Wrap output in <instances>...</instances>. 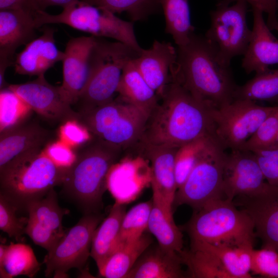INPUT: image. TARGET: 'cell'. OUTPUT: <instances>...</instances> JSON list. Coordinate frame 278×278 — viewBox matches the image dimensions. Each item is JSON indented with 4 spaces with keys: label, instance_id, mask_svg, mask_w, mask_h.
<instances>
[{
    "label": "cell",
    "instance_id": "6da1fadb",
    "mask_svg": "<svg viewBox=\"0 0 278 278\" xmlns=\"http://www.w3.org/2000/svg\"><path fill=\"white\" fill-rule=\"evenodd\" d=\"M211 109L173 79L149 115L140 142L180 147L214 136Z\"/></svg>",
    "mask_w": 278,
    "mask_h": 278
},
{
    "label": "cell",
    "instance_id": "7a4b0ae2",
    "mask_svg": "<svg viewBox=\"0 0 278 278\" xmlns=\"http://www.w3.org/2000/svg\"><path fill=\"white\" fill-rule=\"evenodd\" d=\"M178 70L174 79L212 109L231 102L238 85L231 64L222 60L204 36L195 32L178 46Z\"/></svg>",
    "mask_w": 278,
    "mask_h": 278
},
{
    "label": "cell",
    "instance_id": "3957f363",
    "mask_svg": "<svg viewBox=\"0 0 278 278\" xmlns=\"http://www.w3.org/2000/svg\"><path fill=\"white\" fill-rule=\"evenodd\" d=\"M120 147L93 135L76 153L62 184L64 194L84 213H97L109 173L121 158Z\"/></svg>",
    "mask_w": 278,
    "mask_h": 278
},
{
    "label": "cell",
    "instance_id": "277c9868",
    "mask_svg": "<svg viewBox=\"0 0 278 278\" xmlns=\"http://www.w3.org/2000/svg\"><path fill=\"white\" fill-rule=\"evenodd\" d=\"M44 149L24 153L0 169V194L19 209L62 185L66 175L68 167L57 165Z\"/></svg>",
    "mask_w": 278,
    "mask_h": 278
},
{
    "label": "cell",
    "instance_id": "5b68a950",
    "mask_svg": "<svg viewBox=\"0 0 278 278\" xmlns=\"http://www.w3.org/2000/svg\"><path fill=\"white\" fill-rule=\"evenodd\" d=\"M140 54L121 42L96 37L89 58L87 82L76 103L79 105L78 112L113 100L124 66Z\"/></svg>",
    "mask_w": 278,
    "mask_h": 278
},
{
    "label": "cell",
    "instance_id": "8992f818",
    "mask_svg": "<svg viewBox=\"0 0 278 278\" xmlns=\"http://www.w3.org/2000/svg\"><path fill=\"white\" fill-rule=\"evenodd\" d=\"M190 240L214 245H253L255 232L253 222L233 201L221 198L195 210L187 225Z\"/></svg>",
    "mask_w": 278,
    "mask_h": 278
},
{
    "label": "cell",
    "instance_id": "52a82bcc",
    "mask_svg": "<svg viewBox=\"0 0 278 278\" xmlns=\"http://www.w3.org/2000/svg\"><path fill=\"white\" fill-rule=\"evenodd\" d=\"M62 8L58 14L38 11L34 18L38 29L47 24H63L91 36L114 39L142 53L143 49L137 41L133 22L80 0H74Z\"/></svg>",
    "mask_w": 278,
    "mask_h": 278
},
{
    "label": "cell",
    "instance_id": "ba28073f",
    "mask_svg": "<svg viewBox=\"0 0 278 278\" xmlns=\"http://www.w3.org/2000/svg\"><path fill=\"white\" fill-rule=\"evenodd\" d=\"M79 121L91 134L124 151L140 142L148 116L118 96L91 110L79 113Z\"/></svg>",
    "mask_w": 278,
    "mask_h": 278
},
{
    "label": "cell",
    "instance_id": "9c48e42d",
    "mask_svg": "<svg viewBox=\"0 0 278 278\" xmlns=\"http://www.w3.org/2000/svg\"><path fill=\"white\" fill-rule=\"evenodd\" d=\"M226 150L215 137L211 140L202 157L177 189L173 206L186 204L196 210L212 201L225 198Z\"/></svg>",
    "mask_w": 278,
    "mask_h": 278
},
{
    "label": "cell",
    "instance_id": "30bf717a",
    "mask_svg": "<svg viewBox=\"0 0 278 278\" xmlns=\"http://www.w3.org/2000/svg\"><path fill=\"white\" fill-rule=\"evenodd\" d=\"M102 218L99 213L84 214L75 225L65 231L44 258L46 277H67V272L72 268L86 272L93 235Z\"/></svg>",
    "mask_w": 278,
    "mask_h": 278
},
{
    "label": "cell",
    "instance_id": "8fae6325",
    "mask_svg": "<svg viewBox=\"0 0 278 278\" xmlns=\"http://www.w3.org/2000/svg\"><path fill=\"white\" fill-rule=\"evenodd\" d=\"M276 106H263L250 100L234 99L211 109L215 137L226 150L242 149Z\"/></svg>",
    "mask_w": 278,
    "mask_h": 278
},
{
    "label": "cell",
    "instance_id": "7c38bea8",
    "mask_svg": "<svg viewBox=\"0 0 278 278\" xmlns=\"http://www.w3.org/2000/svg\"><path fill=\"white\" fill-rule=\"evenodd\" d=\"M234 3L232 5L218 4L211 11V25L204 35L220 58L230 64L234 57L244 55L252 33L247 20L248 3Z\"/></svg>",
    "mask_w": 278,
    "mask_h": 278
},
{
    "label": "cell",
    "instance_id": "4fadbf2b",
    "mask_svg": "<svg viewBox=\"0 0 278 278\" xmlns=\"http://www.w3.org/2000/svg\"><path fill=\"white\" fill-rule=\"evenodd\" d=\"M274 186L266 181L252 151L238 149L226 154L223 172L225 199L251 198L264 194Z\"/></svg>",
    "mask_w": 278,
    "mask_h": 278
},
{
    "label": "cell",
    "instance_id": "5bb4252c",
    "mask_svg": "<svg viewBox=\"0 0 278 278\" xmlns=\"http://www.w3.org/2000/svg\"><path fill=\"white\" fill-rule=\"evenodd\" d=\"M7 87L31 110L47 120L63 123L68 120L80 119V114L72 109L61 86L50 84L44 75L25 83L8 84Z\"/></svg>",
    "mask_w": 278,
    "mask_h": 278
},
{
    "label": "cell",
    "instance_id": "9a60e30c",
    "mask_svg": "<svg viewBox=\"0 0 278 278\" xmlns=\"http://www.w3.org/2000/svg\"><path fill=\"white\" fill-rule=\"evenodd\" d=\"M36 13L24 9L0 10V86L7 84L5 74L13 65L14 55L20 46L36 38Z\"/></svg>",
    "mask_w": 278,
    "mask_h": 278
},
{
    "label": "cell",
    "instance_id": "2e32d148",
    "mask_svg": "<svg viewBox=\"0 0 278 278\" xmlns=\"http://www.w3.org/2000/svg\"><path fill=\"white\" fill-rule=\"evenodd\" d=\"M134 62L160 99L177 71V48L170 42L154 40L151 47L143 49Z\"/></svg>",
    "mask_w": 278,
    "mask_h": 278
},
{
    "label": "cell",
    "instance_id": "e0dca14e",
    "mask_svg": "<svg viewBox=\"0 0 278 278\" xmlns=\"http://www.w3.org/2000/svg\"><path fill=\"white\" fill-rule=\"evenodd\" d=\"M95 40L93 36L72 37L66 43L60 86L72 105L77 103L87 82L89 58Z\"/></svg>",
    "mask_w": 278,
    "mask_h": 278
},
{
    "label": "cell",
    "instance_id": "ac0fdd59",
    "mask_svg": "<svg viewBox=\"0 0 278 278\" xmlns=\"http://www.w3.org/2000/svg\"><path fill=\"white\" fill-rule=\"evenodd\" d=\"M137 146L150 163L152 192L158 194L166 205L172 210L177 190L175 158L179 147L141 142Z\"/></svg>",
    "mask_w": 278,
    "mask_h": 278
},
{
    "label": "cell",
    "instance_id": "d6986e66",
    "mask_svg": "<svg viewBox=\"0 0 278 278\" xmlns=\"http://www.w3.org/2000/svg\"><path fill=\"white\" fill-rule=\"evenodd\" d=\"M42 34L25 45L17 54L13 66L15 73L29 76L44 75L57 62L62 61L64 51L56 44V29L44 25Z\"/></svg>",
    "mask_w": 278,
    "mask_h": 278
},
{
    "label": "cell",
    "instance_id": "ffe728a7",
    "mask_svg": "<svg viewBox=\"0 0 278 278\" xmlns=\"http://www.w3.org/2000/svg\"><path fill=\"white\" fill-rule=\"evenodd\" d=\"M252 10V33L241 66L247 74H259L269 70V66L278 64V39L265 22L264 12L257 8Z\"/></svg>",
    "mask_w": 278,
    "mask_h": 278
},
{
    "label": "cell",
    "instance_id": "44dd1931",
    "mask_svg": "<svg viewBox=\"0 0 278 278\" xmlns=\"http://www.w3.org/2000/svg\"><path fill=\"white\" fill-rule=\"evenodd\" d=\"M0 134V169L24 153L45 147L51 136L39 123L27 120Z\"/></svg>",
    "mask_w": 278,
    "mask_h": 278
},
{
    "label": "cell",
    "instance_id": "7402d4cb",
    "mask_svg": "<svg viewBox=\"0 0 278 278\" xmlns=\"http://www.w3.org/2000/svg\"><path fill=\"white\" fill-rule=\"evenodd\" d=\"M240 198L263 247L278 252V187L257 197Z\"/></svg>",
    "mask_w": 278,
    "mask_h": 278
},
{
    "label": "cell",
    "instance_id": "603a6c76",
    "mask_svg": "<svg viewBox=\"0 0 278 278\" xmlns=\"http://www.w3.org/2000/svg\"><path fill=\"white\" fill-rule=\"evenodd\" d=\"M141 160L125 159L111 168L108 177L107 189L115 202L125 205L132 202L148 183H151V171L142 173L148 166Z\"/></svg>",
    "mask_w": 278,
    "mask_h": 278
},
{
    "label": "cell",
    "instance_id": "cb8c5ba5",
    "mask_svg": "<svg viewBox=\"0 0 278 278\" xmlns=\"http://www.w3.org/2000/svg\"><path fill=\"white\" fill-rule=\"evenodd\" d=\"M143 252L126 278H183L187 275L180 254L165 250L159 245Z\"/></svg>",
    "mask_w": 278,
    "mask_h": 278
},
{
    "label": "cell",
    "instance_id": "d4e9b609",
    "mask_svg": "<svg viewBox=\"0 0 278 278\" xmlns=\"http://www.w3.org/2000/svg\"><path fill=\"white\" fill-rule=\"evenodd\" d=\"M152 200L148 230L156 238L161 248L180 254L183 251V234L174 221L172 210L153 192Z\"/></svg>",
    "mask_w": 278,
    "mask_h": 278
},
{
    "label": "cell",
    "instance_id": "484cf974",
    "mask_svg": "<svg viewBox=\"0 0 278 278\" xmlns=\"http://www.w3.org/2000/svg\"><path fill=\"white\" fill-rule=\"evenodd\" d=\"M117 93L120 98L139 108L148 117L160 100L156 93L138 72L134 59L124 66Z\"/></svg>",
    "mask_w": 278,
    "mask_h": 278
},
{
    "label": "cell",
    "instance_id": "4316f807",
    "mask_svg": "<svg viewBox=\"0 0 278 278\" xmlns=\"http://www.w3.org/2000/svg\"><path fill=\"white\" fill-rule=\"evenodd\" d=\"M125 204L115 202L108 215L96 229L92 242L90 256L99 268L117 246Z\"/></svg>",
    "mask_w": 278,
    "mask_h": 278
},
{
    "label": "cell",
    "instance_id": "83f0119b",
    "mask_svg": "<svg viewBox=\"0 0 278 278\" xmlns=\"http://www.w3.org/2000/svg\"><path fill=\"white\" fill-rule=\"evenodd\" d=\"M31 247L23 242L0 245V277L12 278L19 275L33 277L40 269Z\"/></svg>",
    "mask_w": 278,
    "mask_h": 278
},
{
    "label": "cell",
    "instance_id": "f1b7e54d",
    "mask_svg": "<svg viewBox=\"0 0 278 278\" xmlns=\"http://www.w3.org/2000/svg\"><path fill=\"white\" fill-rule=\"evenodd\" d=\"M152 242L151 236L144 234L137 239L121 244L98 269L99 276L105 278H126Z\"/></svg>",
    "mask_w": 278,
    "mask_h": 278
},
{
    "label": "cell",
    "instance_id": "f546056e",
    "mask_svg": "<svg viewBox=\"0 0 278 278\" xmlns=\"http://www.w3.org/2000/svg\"><path fill=\"white\" fill-rule=\"evenodd\" d=\"M194 245L214 254L221 261L231 278H250L253 245H214L191 240Z\"/></svg>",
    "mask_w": 278,
    "mask_h": 278
},
{
    "label": "cell",
    "instance_id": "4dcf8cb0",
    "mask_svg": "<svg viewBox=\"0 0 278 278\" xmlns=\"http://www.w3.org/2000/svg\"><path fill=\"white\" fill-rule=\"evenodd\" d=\"M165 19V32L170 34L177 46L186 44L194 33L188 0H160Z\"/></svg>",
    "mask_w": 278,
    "mask_h": 278
},
{
    "label": "cell",
    "instance_id": "1f68e13d",
    "mask_svg": "<svg viewBox=\"0 0 278 278\" xmlns=\"http://www.w3.org/2000/svg\"><path fill=\"white\" fill-rule=\"evenodd\" d=\"M187 268L188 277L193 278H231L224 266L214 254L190 244V249L180 253Z\"/></svg>",
    "mask_w": 278,
    "mask_h": 278
},
{
    "label": "cell",
    "instance_id": "d6a6232c",
    "mask_svg": "<svg viewBox=\"0 0 278 278\" xmlns=\"http://www.w3.org/2000/svg\"><path fill=\"white\" fill-rule=\"evenodd\" d=\"M25 209L29 217L56 234L63 236L65 231L63 228L62 220L68 210L59 206L54 188L43 197L28 203Z\"/></svg>",
    "mask_w": 278,
    "mask_h": 278
},
{
    "label": "cell",
    "instance_id": "836d02e7",
    "mask_svg": "<svg viewBox=\"0 0 278 278\" xmlns=\"http://www.w3.org/2000/svg\"><path fill=\"white\" fill-rule=\"evenodd\" d=\"M234 99L265 101L278 103V69L255 74L251 79L237 85Z\"/></svg>",
    "mask_w": 278,
    "mask_h": 278
},
{
    "label": "cell",
    "instance_id": "e575fe53",
    "mask_svg": "<svg viewBox=\"0 0 278 278\" xmlns=\"http://www.w3.org/2000/svg\"><path fill=\"white\" fill-rule=\"evenodd\" d=\"M111 12H126L132 22L143 21L162 10L160 0H80Z\"/></svg>",
    "mask_w": 278,
    "mask_h": 278
},
{
    "label": "cell",
    "instance_id": "d590c367",
    "mask_svg": "<svg viewBox=\"0 0 278 278\" xmlns=\"http://www.w3.org/2000/svg\"><path fill=\"white\" fill-rule=\"evenodd\" d=\"M152 206L151 200L138 203L126 212L121 222L117 248L121 244L137 239L148 230Z\"/></svg>",
    "mask_w": 278,
    "mask_h": 278
},
{
    "label": "cell",
    "instance_id": "8d00e7d4",
    "mask_svg": "<svg viewBox=\"0 0 278 278\" xmlns=\"http://www.w3.org/2000/svg\"><path fill=\"white\" fill-rule=\"evenodd\" d=\"M214 136L203 137L180 147L175 158L177 189L184 183L194 166L204 154Z\"/></svg>",
    "mask_w": 278,
    "mask_h": 278
},
{
    "label": "cell",
    "instance_id": "74e56055",
    "mask_svg": "<svg viewBox=\"0 0 278 278\" xmlns=\"http://www.w3.org/2000/svg\"><path fill=\"white\" fill-rule=\"evenodd\" d=\"M0 132L24 121L31 109L7 86L1 90Z\"/></svg>",
    "mask_w": 278,
    "mask_h": 278
},
{
    "label": "cell",
    "instance_id": "f35d334b",
    "mask_svg": "<svg viewBox=\"0 0 278 278\" xmlns=\"http://www.w3.org/2000/svg\"><path fill=\"white\" fill-rule=\"evenodd\" d=\"M277 131L278 105H276L246 142L242 149L253 151L274 147Z\"/></svg>",
    "mask_w": 278,
    "mask_h": 278
},
{
    "label": "cell",
    "instance_id": "ab89813d",
    "mask_svg": "<svg viewBox=\"0 0 278 278\" xmlns=\"http://www.w3.org/2000/svg\"><path fill=\"white\" fill-rule=\"evenodd\" d=\"M19 210L16 205L0 194V229L10 237L14 238L18 242H23L28 218H19L16 215Z\"/></svg>",
    "mask_w": 278,
    "mask_h": 278
},
{
    "label": "cell",
    "instance_id": "60d3db41",
    "mask_svg": "<svg viewBox=\"0 0 278 278\" xmlns=\"http://www.w3.org/2000/svg\"><path fill=\"white\" fill-rule=\"evenodd\" d=\"M251 271L264 277L278 278V252L264 247L259 250L253 249Z\"/></svg>",
    "mask_w": 278,
    "mask_h": 278
},
{
    "label": "cell",
    "instance_id": "b9f144b4",
    "mask_svg": "<svg viewBox=\"0 0 278 278\" xmlns=\"http://www.w3.org/2000/svg\"><path fill=\"white\" fill-rule=\"evenodd\" d=\"M252 152L266 181L271 185L278 187V146Z\"/></svg>",
    "mask_w": 278,
    "mask_h": 278
},
{
    "label": "cell",
    "instance_id": "7bdbcfd3",
    "mask_svg": "<svg viewBox=\"0 0 278 278\" xmlns=\"http://www.w3.org/2000/svg\"><path fill=\"white\" fill-rule=\"evenodd\" d=\"M61 140L71 147L82 146L93 136L84 125L77 119L68 120L59 129Z\"/></svg>",
    "mask_w": 278,
    "mask_h": 278
},
{
    "label": "cell",
    "instance_id": "ee69618b",
    "mask_svg": "<svg viewBox=\"0 0 278 278\" xmlns=\"http://www.w3.org/2000/svg\"><path fill=\"white\" fill-rule=\"evenodd\" d=\"M25 232L35 244L44 248L47 252L50 251L62 237L44 227L36 219L29 216Z\"/></svg>",
    "mask_w": 278,
    "mask_h": 278
},
{
    "label": "cell",
    "instance_id": "f6af8a7d",
    "mask_svg": "<svg viewBox=\"0 0 278 278\" xmlns=\"http://www.w3.org/2000/svg\"><path fill=\"white\" fill-rule=\"evenodd\" d=\"M44 150L54 163L62 167H69L76 157L72 147L61 140L49 143Z\"/></svg>",
    "mask_w": 278,
    "mask_h": 278
},
{
    "label": "cell",
    "instance_id": "bcb514c9",
    "mask_svg": "<svg viewBox=\"0 0 278 278\" xmlns=\"http://www.w3.org/2000/svg\"><path fill=\"white\" fill-rule=\"evenodd\" d=\"M238 1H244L252 8H257L267 14V24L271 30L278 32V19L276 6L278 0H222L218 4L229 5Z\"/></svg>",
    "mask_w": 278,
    "mask_h": 278
},
{
    "label": "cell",
    "instance_id": "7dc6e473",
    "mask_svg": "<svg viewBox=\"0 0 278 278\" xmlns=\"http://www.w3.org/2000/svg\"><path fill=\"white\" fill-rule=\"evenodd\" d=\"M24 9L37 13L39 11L34 0H0V10Z\"/></svg>",
    "mask_w": 278,
    "mask_h": 278
},
{
    "label": "cell",
    "instance_id": "c3c4849f",
    "mask_svg": "<svg viewBox=\"0 0 278 278\" xmlns=\"http://www.w3.org/2000/svg\"><path fill=\"white\" fill-rule=\"evenodd\" d=\"M278 146V131L275 139V147Z\"/></svg>",
    "mask_w": 278,
    "mask_h": 278
},
{
    "label": "cell",
    "instance_id": "681fc988",
    "mask_svg": "<svg viewBox=\"0 0 278 278\" xmlns=\"http://www.w3.org/2000/svg\"><path fill=\"white\" fill-rule=\"evenodd\" d=\"M276 14H277V19H278V1H277V6H276Z\"/></svg>",
    "mask_w": 278,
    "mask_h": 278
}]
</instances>
